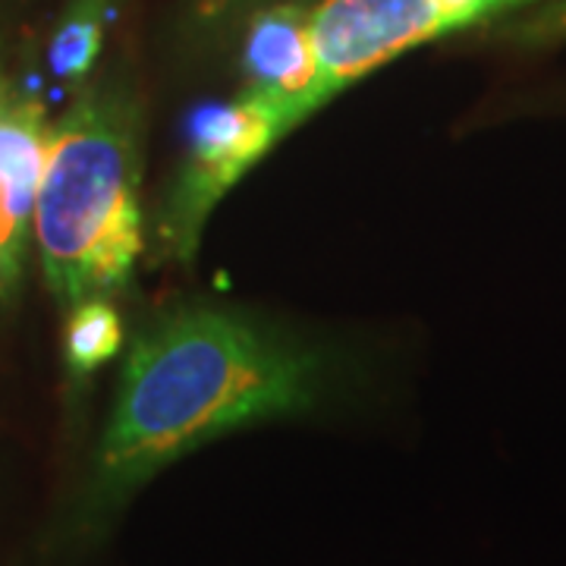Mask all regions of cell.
Returning <instances> with one entry per match:
<instances>
[{
  "label": "cell",
  "mask_w": 566,
  "mask_h": 566,
  "mask_svg": "<svg viewBox=\"0 0 566 566\" xmlns=\"http://www.w3.org/2000/svg\"><path fill=\"white\" fill-rule=\"evenodd\" d=\"M51 148V129L41 104L13 102L0 107V186L22 221H29L39 196L44 164Z\"/></svg>",
  "instance_id": "obj_6"
},
{
  "label": "cell",
  "mask_w": 566,
  "mask_h": 566,
  "mask_svg": "<svg viewBox=\"0 0 566 566\" xmlns=\"http://www.w3.org/2000/svg\"><path fill=\"white\" fill-rule=\"evenodd\" d=\"M274 0H196V17L202 22H223L240 13H252Z\"/></svg>",
  "instance_id": "obj_10"
},
{
  "label": "cell",
  "mask_w": 566,
  "mask_h": 566,
  "mask_svg": "<svg viewBox=\"0 0 566 566\" xmlns=\"http://www.w3.org/2000/svg\"><path fill=\"white\" fill-rule=\"evenodd\" d=\"M10 281H13V274H7V271L0 268V290H3V286H7Z\"/></svg>",
  "instance_id": "obj_12"
},
{
  "label": "cell",
  "mask_w": 566,
  "mask_h": 566,
  "mask_svg": "<svg viewBox=\"0 0 566 566\" xmlns=\"http://www.w3.org/2000/svg\"><path fill=\"white\" fill-rule=\"evenodd\" d=\"M322 365L221 308H180L142 334L123 365L95 457V497L117 506L186 453L240 428L303 416Z\"/></svg>",
  "instance_id": "obj_1"
},
{
  "label": "cell",
  "mask_w": 566,
  "mask_h": 566,
  "mask_svg": "<svg viewBox=\"0 0 566 566\" xmlns=\"http://www.w3.org/2000/svg\"><path fill=\"white\" fill-rule=\"evenodd\" d=\"M290 133L281 107L249 92L196 111L158 223V240L170 259L189 262L196 255L211 211Z\"/></svg>",
  "instance_id": "obj_4"
},
{
  "label": "cell",
  "mask_w": 566,
  "mask_h": 566,
  "mask_svg": "<svg viewBox=\"0 0 566 566\" xmlns=\"http://www.w3.org/2000/svg\"><path fill=\"white\" fill-rule=\"evenodd\" d=\"M22 240H25V221L17 214L7 189L0 186V268L13 277L22 259Z\"/></svg>",
  "instance_id": "obj_9"
},
{
  "label": "cell",
  "mask_w": 566,
  "mask_h": 566,
  "mask_svg": "<svg viewBox=\"0 0 566 566\" xmlns=\"http://www.w3.org/2000/svg\"><path fill=\"white\" fill-rule=\"evenodd\" d=\"M102 35L104 0H76L73 10L57 25L51 48H48V61H51L54 76L66 82L88 76V70L95 66V57L102 51Z\"/></svg>",
  "instance_id": "obj_8"
},
{
  "label": "cell",
  "mask_w": 566,
  "mask_h": 566,
  "mask_svg": "<svg viewBox=\"0 0 566 566\" xmlns=\"http://www.w3.org/2000/svg\"><path fill=\"white\" fill-rule=\"evenodd\" d=\"M318 61L312 10L303 3H264L252 10L243 41V92L281 107L290 129L308 120Z\"/></svg>",
  "instance_id": "obj_5"
},
{
  "label": "cell",
  "mask_w": 566,
  "mask_h": 566,
  "mask_svg": "<svg viewBox=\"0 0 566 566\" xmlns=\"http://www.w3.org/2000/svg\"><path fill=\"white\" fill-rule=\"evenodd\" d=\"M538 0H322L312 10V111L428 41Z\"/></svg>",
  "instance_id": "obj_3"
},
{
  "label": "cell",
  "mask_w": 566,
  "mask_h": 566,
  "mask_svg": "<svg viewBox=\"0 0 566 566\" xmlns=\"http://www.w3.org/2000/svg\"><path fill=\"white\" fill-rule=\"evenodd\" d=\"M123 346V322L104 296H88L73 305L66 318L63 349L73 375H92L111 363Z\"/></svg>",
  "instance_id": "obj_7"
},
{
  "label": "cell",
  "mask_w": 566,
  "mask_h": 566,
  "mask_svg": "<svg viewBox=\"0 0 566 566\" xmlns=\"http://www.w3.org/2000/svg\"><path fill=\"white\" fill-rule=\"evenodd\" d=\"M35 237L51 293L66 305L129 281L142 252L136 104L92 92L51 133L35 196Z\"/></svg>",
  "instance_id": "obj_2"
},
{
  "label": "cell",
  "mask_w": 566,
  "mask_h": 566,
  "mask_svg": "<svg viewBox=\"0 0 566 566\" xmlns=\"http://www.w3.org/2000/svg\"><path fill=\"white\" fill-rule=\"evenodd\" d=\"M528 39H560L566 35V0H554L526 25Z\"/></svg>",
  "instance_id": "obj_11"
}]
</instances>
